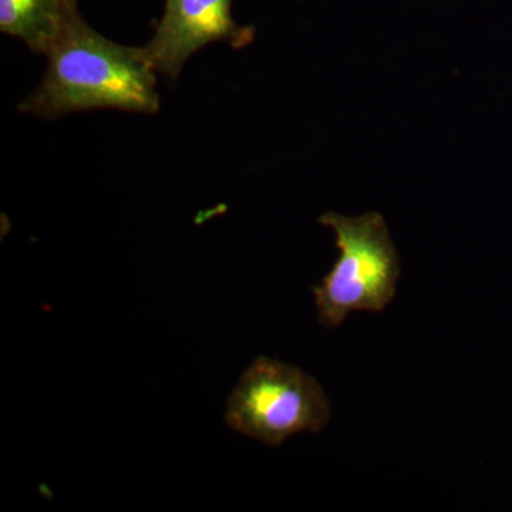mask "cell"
Wrapping results in <instances>:
<instances>
[{
  "label": "cell",
  "mask_w": 512,
  "mask_h": 512,
  "mask_svg": "<svg viewBox=\"0 0 512 512\" xmlns=\"http://www.w3.org/2000/svg\"><path fill=\"white\" fill-rule=\"evenodd\" d=\"M42 82L19 104L40 119L77 111L116 109L156 114V70L143 47L119 45L94 30L73 0L55 45L47 53Z\"/></svg>",
  "instance_id": "6da1fadb"
},
{
  "label": "cell",
  "mask_w": 512,
  "mask_h": 512,
  "mask_svg": "<svg viewBox=\"0 0 512 512\" xmlns=\"http://www.w3.org/2000/svg\"><path fill=\"white\" fill-rule=\"evenodd\" d=\"M330 419V403L318 380L299 367L258 357L227 402L232 430L279 446L302 431L318 433Z\"/></svg>",
  "instance_id": "3957f363"
},
{
  "label": "cell",
  "mask_w": 512,
  "mask_h": 512,
  "mask_svg": "<svg viewBox=\"0 0 512 512\" xmlns=\"http://www.w3.org/2000/svg\"><path fill=\"white\" fill-rule=\"evenodd\" d=\"M73 0H0V30L47 55L63 28Z\"/></svg>",
  "instance_id": "5b68a950"
},
{
  "label": "cell",
  "mask_w": 512,
  "mask_h": 512,
  "mask_svg": "<svg viewBox=\"0 0 512 512\" xmlns=\"http://www.w3.org/2000/svg\"><path fill=\"white\" fill-rule=\"evenodd\" d=\"M319 222L332 229L339 249L335 265L313 288L320 325L335 328L352 312L386 309L396 296L402 268L383 215L326 212Z\"/></svg>",
  "instance_id": "7a4b0ae2"
},
{
  "label": "cell",
  "mask_w": 512,
  "mask_h": 512,
  "mask_svg": "<svg viewBox=\"0 0 512 512\" xmlns=\"http://www.w3.org/2000/svg\"><path fill=\"white\" fill-rule=\"evenodd\" d=\"M255 39L252 26L232 16V0H164V12L143 47L156 73L177 79L198 50L215 42L244 49Z\"/></svg>",
  "instance_id": "277c9868"
}]
</instances>
